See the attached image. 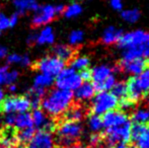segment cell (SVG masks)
<instances>
[{
    "label": "cell",
    "mask_w": 149,
    "mask_h": 148,
    "mask_svg": "<svg viewBox=\"0 0 149 148\" xmlns=\"http://www.w3.org/2000/svg\"><path fill=\"white\" fill-rule=\"evenodd\" d=\"M146 39V33L141 30H136L132 31V32H128L126 34H123L118 42V45L121 49L127 50L130 48H135L139 47L145 44Z\"/></svg>",
    "instance_id": "obj_10"
},
{
    "label": "cell",
    "mask_w": 149,
    "mask_h": 148,
    "mask_svg": "<svg viewBox=\"0 0 149 148\" xmlns=\"http://www.w3.org/2000/svg\"><path fill=\"white\" fill-rule=\"evenodd\" d=\"M102 138L100 135H98L97 133H93L91 136L89 137V144L91 145L92 147H96L102 143Z\"/></svg>",
    "instance_id": "obj_40"
},
{
    "label": "cell",
    "mask_w": 149,
    "mask_h": 148,
    "mask_svg": "<svg viewBox=\"0 0 149 148\" xmlns=\"http://www.w3.org/2000/svg\"><path fill=\"white\" fill-rule=\"evenodd\" d=\"M22 55H18L16 53L10 54V55H7L6 59H7V63L8 64H20L22 62Z\"/></svg>",
    "instance_id": "obj_39"
},
{
    "label": "cell",
    "mask_w": 149,
    "mask_h": 148,
    "mask_svg": "<svg viewBox=\"0 0 149 148\" xmlns=\"http://www.w3.org/2000/svg\"><path fill=\"white\" fill-rule=\"evenodd\" d=\"M56 15L57 14H56L55 11V6L51 5V4L40 6L35 11L33 19H31V24H33V26H46V24L53 22Z\"/></svg>",
    "instance_id": "obj_11"
},
{
    "label": "cell",
    "mask_w": 149,
    "mask_h": 148,
    "mask_svg": "<svg viewBox=\"0 0 149 148\" xmlns=\"http://www.w3.org/2000/svg\"><path fill=\"white\" fill-rule=\"evenodd\" d=\"M17 140H16V135L13 133L11 129L3 131L0 135V147H11L16 145Z\"/></svg>",
    "instance_id": "obj_25"
},
{
    "label": "cell",
    "mask_w": 149,
    "mask_h": 148,
    "mask_svg": "<svg viewBox=\"0 0 149 148\" xmlns=\"http://www.w3.org/2000/svg\"><path fill=\"white\" fill-rule=\"evenodd\" d=\"M0 148H3V147H0ZM5 148H22L20 146H16V145H14V146H11V147H5Z\"/></svg>",
    "instance_id": "obj_54"
},
{
    "label": "cell",
    "mask_w": 149,
    "mask_h": 148,
    "mask_svg": "<svg viewBox=\"0 0 149 148\" xmlns=\"http://www.w3.org/2000/svg\"><path fill=\"white\" fill-rule=\"evenodd\" d=\"M4 97H5V93H4V90L2 89V87L0 86V105L4 101Z\"/></svg>",
    "instance_id": "obj_50"
},
{
    "label": "cell",
    "mask_w": 149,
    "mask_h": 148,
    "mask_svg": "<svg viewBox=\"0 0 149 148\" xmlns=\"http://www.w3.org/2000/svg\"><path fill=\"white\" fill-rule=\"evenodd\" d=\"M81 12H82V6H81V4H79L78 2H73V3L69 4L68 6L65 7L63 14L67 18H73L78 16Z\"/></svg>",
    "instance_id": "obj_31"
},
{
    "label": "cell",
    "mask_w": 149,
    "mask_h": 148,
    "mask_svg": "<svg viewBox=\"0 0 149 148\" xmlns=\"http://www.w3.org/2000/svg\"><path fill=\"white\" fill-rule=\"evenodd\" d=\"M83 133V128L80 123L65 121L57 130V142L63 148L74 144Z\"/></svg>",
    "instance_id": "obj_3"
},
{
    "label": "cell",
    "mask_w": 149,
    "mask_h": 148,
    "mask_svg": "<svg viewBox=\"0 0 149 148\" xmlns=\"http://www.w3.org/2000/svg\"><path fill=\"white\" fill-rule=\"evenodd\" d=\"M64 67L65 62L60 60L59 58L55 57L54 55L46 56L36 63V68L39 70L40 73L49 75L53 78H55Z\"/></svg>",
    "instance_id": "obj_7"
},
{
    "label": "cell",
    "mask_w": 149,
    "mask_h": 148,
    "mask_svg": "<svg viewBox=\"0 0 149 148\" xmlns=\"http://www.w3.org/2000/svg\"><path fill=\"white\" fill-rule=\"evenodd\" d=\"M132 119L135 123L139 124H149V108L138 109L133 113Z\"/></svg>",
    "instance_id": "obj_30"
},
{
    "label": "cell",
    "mask_w": 149,
    "mask_h": 148,
    "mask_svg": "<svg viewBox=\"0 0 149 148\" xmlns=\"http://www.w3.org/2000/svg\"><path fill=\"white\" fill-rule=\"evenodd\" d=\"M36 40H37V34H31L28 38V44H33L36 43Z\"/></svg>",
    "instance_id": "obj_48"
},
{
    "label": "cell",
    "mask_w": 149,
    "mask_h": 148,
    "mask_svg": "<svg viewBox=\"0 0 149 148\" xmlns=\"http://www.w3.org/2000/svg\"><path fill=\"white\" fill-rule=\"evenodd\" d=\"M8 71H9V67L7 65L0 66V86L3 84H6Z\"/></svg>",
    "instance_id": "obj_37"
},
{
    "label": "cell",
    "mask_w": 149,
    "mask_h": 148,
    "mask_svg": "<svg viewBox=\"0 0 149 148\" xmlns=\"http://www.w3.org/2000/svg\"><path fill=\"white\" fill-rule=\"evenodd\" d=\"M65 148H83V147L81 146L80 144H76V143H74V144H71V145H69V146H67Z\"/></svg>",
    "instance_id": "obj_52"
},
{
    "label": "cell",
    "mask_w": 149,
    "mask_h": 148,
    "mask_svg": "<svg viewBox=\"0 0 149 148\" xmlns=\"http://www.w3.org/2000/svg\"><path fill=\"white\" fill-rule=\"evenodd\" d=\"M145 46L149 49V34H146V39H145Z\"/></svg>",
    "instance_id": "obj_53"
},
{
    "label": "cell",
    "mask_w": 149,
    "mask_h": 148,
    "mask_svg": "<svg viewBox=\"0 0 149 148\" xmlns=\"http://www.w3.org/2000/svg\"><path fill=\"white\" fill-rule=\"evenodd\" d=\"M122 18L125 22H130V24H134V22H138V19L140 18V11L138 9L122 10Z\"/></svg>",
    "instance_id": "obj_33"
},
{
    "label": "cell",
    "mask_w": 149,
    "mask_h": 148,
    "mask_svg": "<svg viewBox=\"0 0 149 148\" xmlns=\"http://www.w3.org/2000/svg\"><path fill=\"white\" fill-rule=\"evenodd\" d=\"M110 5L115 10H118V11L123 10V1L122 0H111Z\"/></svg>",
    "instance_id": "obj_42"
},
{
    "label": "cell",
    "mask_w": 149,
    "mask_h": 148,
    "mask_svg": "<svg viewBox=\"0 0 149 148\" xmlns=\"http://www.w3.org/2000/svg\"><path fill=\"white\" fill-rule=\"evenodd\" d=\"M123 33L121 30H118L115 26H109L104 30V34H102V41L106 45H113L115 43H118Z\"/></svg>",
    "instance_id": "obj_20"
},
{
    "label": "cell",
    "mask_w": 149,
    "mask_h": 148,
    "mask_svg": "<svg viewBox=\"0 0 149 148\" xmlns=\"http://www.w3.org/2000/svg\"><path fill=\"white\" fill-rule=\"evenodd\" d=\"M55 83V78L49 76L46 74H38L33 78V85L35 87H40V88L46 89L48 87H51Z\"/></svg>",
    "instance_id": "obj_26"
},
{
    "label": "cell",
    "mask_w": 149,
    "mask_h": 148,
    "mask_svg": "<svg viewBox=\"0 0 149 148\" xmlns=\"http://www.w3.org/2000/svg\"><path fill=\"white\" fill-rule=\"evenodd\" d=\"M26 148H55L53 134L45 130H38L28 143Z\"/></svg>",
    "instance_id": "obj_12"
},
{
    "label": "cell",
    "mask_w": 149,
    "mask_h": 148,
    "mask_svg": "<svg viewBox=\"0 0 149 148\" xmlns=\"http://www.w3.org/2000/svg\"><path fill=\"white\" fill-rule=\"evenodd\" d=\"M134 78H135L136 83H137L140 90L142 91L143 95L148 94L149 93V66L143 70V72L141 74L134 77Z\"/></svg>",
    "instance_id": "obj_24"
},
{
    "label": "cell",
    "mask_w": 149,
    "mask_h": 148,
    "mask_svg": "<svg viewBox=\"0 0 149 148\" xmlns=\"http://www.w3.org/2000/svg\"><path fill=\"white\" fill-rule=\"evenodd\" d=\"M96 93L95 88L93 87L92 83L88 82V81H84L81 83V85L73 91V97L79 101H91V99L94 97Z\"/></svg>",
    "instance_id": "obj_17"
},
{
    "label": "cell",
    "mask_w": 149,
    "mask_h": 148,
    "mask_svg": "<svg viewBox=\"0 0 149 148\" xmlns=\"http://www.w3.org/2000/svg\"><path fill=\"white\" fill-rule=\"evenodd\" d=\"M54 43H55V33L51 26H45L37 35L36 44L38 45H52Z\"/></svg>",
    "instance_id": "obj_18"
},
{
    "label": "cell",
    "mask_w": 149,
    "mask_h": 148,
    "mask_svg": "<svg viewBox=\"0 0 149 148\" xmlns=\"http://www.w3.org/2000/svg\"><path fill=\"white\" fill-rule=\"evenodd\" d=\"M35 128H29L24 129V130H20L19 132L16 134V140L17 142L22 143V144H28L31 140V138L35 135Z\"/></svg>",
    "instance_id": "obj_32"
},
{
    "label": "cell",
    "mask_w": 149,
    "mask_h": 148,
    "mask_svg": "<svg viewBox=\"0 0 149 148\" xmlns=\"http://www.w3.org/2000/svg\"><path fill=\"white\" fill-rule=\"evenodd\" d=\"M1 109L5 114H22L31 109V101L26 97L12 95L2 101Z\"/></svg>",
    "instance_id": "obj_8"
},
{
    "label": "cell",
    "mask_w": 149,
    "mask_h": 148,
    "mask_svg": "<svg viewBox=\"0 0 149 148\" xmlns=\"http://www.w3.org/2000/svg\"><path fill=\"white\" fill-rule=\"evenodd\" d=\"M64 115H65L66 121L79 123L80 121L83 120V118H84L85 111L83 108L78 107V106H74V107H70V109L65 113Z\"/></svg>",
    "instance_id": "obj_23"
},
{
    "label": "cell",
    "mask_w": 149,
    "mask_h": 148,
    "mask_svg": "<svg viewBox=\"0 0 149 148\" xmlns=\"http://www.w3.org/2000/svg\"><path fill=\"white\" fill-rule=\"evenodd\" d=\"M20 64H22L24 67H28V66H30L31 64V58L29 57L28 55H24L22 57V62H20Z\"/></svg>",
    "instance_id": "obj_44"
},
{
    "label": "cell",
    "mask_w": 149,
    "mask_h": 148,
    "mask_svg": "<svg viewBox=\"0 0 149 148\" xmlns=\"http://www.w3.org/2000/svg\"><path fill=\"white\" fill-rule=\"evenodd\" d=\"M131 136V123L106 129V141L109 146L113 147L119 143H127Z\"/></svg>",
    "instance_id": "obj_6"
},
{
    "label": "cell",
    "mask_w": 149,
    "mask_h": 148,
    "mask_svg": "<svg viewBox=\"0 0 149 148\" xmlns=\"http://www.w3.org/2000/svg\"><path fill=\"white\" fill-rule=\"evenodd\" d=\"M83 39H84V34H83L82 31H73V32L70 33L68 38V42H69V45L70 47L72 46H78L82 43Z\"/></svg>",
    "instance_id": "obj_34"
},
{
    "label": "cell",
    "mask_w": 149,
    "mask_h": 148,
    "mask_svg": "<svg viewBox=\"0 0 149 148\" xmlns=\"http://www.w3.org/2000/svg\"><path fill=\"white\" fill-rule=\"evenodd\" d=\"M31 115V119H33V128L38 129V130H45L51 133L54 131V129L56 127L55 123L47 116V114L43 110H33V112Z\"/></svg>",
    "instance_id": "obj_13"
},
{
    "label": "cell",
    "mask_w": 149,
    "mask_h": 148,
    "mask_svg": "<svg viewBox=\"0 0 149 148\" xmlns=\"http://www.w3.org/2000/svg\"><path fill=\"white\" fill-rule=\"evenodd\" d=\"M112 148H129L127 146V145L125 144V143H119V144H116L114 145Z\"/></svg>",
    "instance_id": "obj_51"
},
{
    "label": "cell",
    "mask_w": 149,
    "mask_h": 148,
    "mask_svg": "<svg viewBox=\"0 0 149 148\" xmlns=\"http://www.w3.org/2000/svg\"><path fill=\"white\" fill-rule=\"evenodd\" d=\"M55 78V84L58 89L71 92L76 90L83 82L80 74L71 67H64Z\"/></svg>",
    "instance_id": "obj_5"
},
{
    "label": "cell",
    "mask_w": 149,
    "mask_h": 148,
    "mask_svg": "<svg viewBox=\"0 0 149 148\" xmlns=\"http://www.w3.org/2000/svg\"><path fill=\"white\" fill-rule=\"evenodd\" d=\"M54 56L59 58L62 61H68V60L72 59L73 55H74V51H73L72 47L67 45H57L53 49Z\"/></svg>",
    "instance_id": "obj_22"
},
{
    "label": "cell",
    "mask_w": 149,
    "mask_h": 148,
    "mask_svg": "<svg viewBox=\"0 0 149 148\" xmlns=\"http://www.w3.org/2000/svg\"><path fill=\"white\" fill-rule=\"evenodd\" d=\"M111 92L119 99H126L128 97V85L127 82L125 81H117L116 84L114 85V87L112 88Z\"/></svg>",
    "instance_id": "obj_28"
},
{
    "label": "cell",
    "mask_w": 149,
    "mask_h": 148,
    "mask_svg": "<svg viewBox=\"0 0 149 148\" xmlns=\"http://www.w3.org/2000/svg\"><path fill=\"white\" fill-rule=\"evenodd\" d=\"M9 28V19L8 16L3 13H0V30L4 31Z\"/></svg>",
    "instance_id": "obj_41"
},
{
    "label": "cell",
    "mask_w": 149,
    "mask_h": 148,
    "mask_svg": "<svg viewBox=\"0 0 149 148\" xmlns=\"http://www.w3.org/2000/svg\"><path fill=\"white\" fill-rule=\"evenodd\" d=\"M73 92L62 89H53L43 97L41 108L50 117H60L72 107Z\"/></svg>",
    "instance_id": "obj_1"
},
{
    "label": "cell",
    "mask_w": 149,
    "mask_h": 148,
    "mask_svg": "<svg viewBox=\"0 0 149 148\" xmlns=\"http://www.w3.org/2000/svg\"><path fill=\"white\" fill-rule=\"evenodd\" d=\"M14 127L18 130H24V129L33 128V119L31 115L29 112L22 113V114H17L15 117V123Z\"/></svg>",
    "instance_id": "obj_21"
},
{
    "label": "cell",
    "mask_w": 149,
    "mask_h": 148,
    "mask_svg": "<svg viewBox=\"0 0 149 148\" xmlns=\"http://www.w3.org/2000/svg\"><path fill=\"white\" fill-rule=\"evenodd\" d=\"M133 105H134V104L132 103V101H130V99H128V97H126V99H120L118 107H120V109H121L122 112H124V111H128V110L132 109Z\"/></svg>",
    "instance_id": "obj_35"
},
{
    "label": "cell",
    "mask_w": 149,
    "mask_h": 148,
    "mask_svg": "<svg viewBox=\"0 0 149 148\" xmlns=\"http://www.w3.org/2000/svg\"><path fill=\"white\" fill-rule=\"evenodd\" d=\"M79 74H80V77H81V79H82V81H87L90 78V72L88 70H83V71H81Z\"/></svg>",
    "instance_id": "obj_45"
},
{
    "label": "cell",
    "mask_w": 149,
    "mask_h": 148,
    "mask_svg": "<svg viewBox=\"0 0 149 148\" xmlns=\"http://www.w3.org/2000/svg\"><path fill=\"white\" fill-rule=\"evenodd\" d=\"M119 106V99L111 91H98L90 103L92 114L102 117L111 111H115Z\"/></svg>",
    "instance_id": "obj_4"
},
{
    "label": "cell",
    "mask_w": 149,
    "mask_h": 148,
    "mask_svg": "<svg viewBox=\"0 0 149 148\" xmlns=\"http://www.w3.org/2000/svg\"><path fill=\"white\" fill-rule=\"evenodd\" d=\"M0 34H1V30H0Z\"/></svg>",
    "instance_id": "obj_55"
},
{
    "label": "cell",
    "mask_w": 149,
    "mask_h": 148,
    "mask_svg": "<svg viewBox=\"0 0 149 148\" xmlns=\"http://www.w3.org/2000/svg\"><path fill=\"white\" fill-rule=\"evenodd\" d=\"M89 59L86 56H77L72 59L70 67L74 69L75 71H83V70H87V68L89 67Z\"/></svg>",
    "instance_id": "obj_27"
},
{
    "label": "cell",
    "mask_w": 149,
    "mask_h": 148,
    "mask_svg": "<svg viewBox=\"0 0 149 148\" xmlns=\"http://www.w3.org/2000/svg\"><path fill=\"white\" fill-rule=\"evenodd\" d=\"M136 59H144L149 60V49L145 46V44L139 47L130 48V49L124 50L122 61H131Z\"/></svg>",
    "instance_id": "obj_15"
},
{
    "label": "cell",
    "mask_w": 149,
    "mask_h": 148,
    "mask_svg": "<svg viewBox=\"0 0 149 148\" xmlns=\"http://www.w3.org/2000/svg\"><path fill=\"white\" fill-rule=\"evenodd\" d=\"M18 71L17 70H9L7 74V79H6V85L14 84L15 81L18 78Z\"/></svg>",
    "instance_id": "obj_36"
},
{
    "label": "cell",
    "mask_w": 149,
    "mask_h": 148,
    "mask_svg": "<svg viewBox=\"0 0 149 148\" xmlns=\"http://www.w3.org/2000/svg\"><path fill=\"white\" fill-rule=\"evenodd\" d=\"M87 126H88L89 130L93 133H97L102 130L104 125H102V117L97 116V115H90L87 119Z\"/></svg>",
    "instance_id": "obj_29"
},
{
    "label": "cell",
    "mask_w": 149,
    "mask_h": 148,
    "mask_svg": "<svg viewBox=\"0 0 149 148\" xmlns=\"http://www.w3.org/2000/svg\"><path fill=\"white\" fill-rule=\"evenodd\" d=\"M12 2L18 14H24L26 11L35 12L40 7L37 0H13Z\"/></svg>",
    "instance_id": "obj_19"
},
{
    "label": "cell",
    "mask_w": 149,
    "mask_h": 148,
    "mask_svg": "<svg viewBox=\"0 0 149 148\" xmlns=\"http://www.w3.org/2000/svg\"><path fill=\"white\" fill-rule=\"evenodd\" d=\"M104 128L109 129L119 125H123L130 122L127 114L122 111H111L102 116Z\"/></svg>",
    "instance_id": "obj_14"
},
{
    "label": "cell",
    "mask_w": 149,
    "mask_h": 148,
    "mask_svg": "<svg viewBox=\"0 0 149 148\" xmlns=\"http://www.w3.org/2000/svg\"><path fill=\"white\" fill-rule=\"evenodd\" d=\"M18 18H19V14L16 12V13H13L12 15L8 16V19H9V28H13L17 24L18 22Z\"/></svg>",
    "instance_id": "obj_43"
},
{
    "label": "cell",
    "mask_w": 149,
    "mask_h": 148,
    "mask_svg": "<svg viewBox=\"0 0 149 148\" xmlns=\"http://www.w3.org/2000/svg\"><path fill=\"white\" fill-rule=\"evenodd\" d=\"M8 55V51L7 48L4 47V46H0V59H3V58H6Z\"/></svg>",
    "instance_id": "obj_46"
},
{
    "label": "cell",
    "mask_w": 149,
    "mask_h": 148,
    "mask_svg": "<svg viewBox=\"0 0 149 148\" xmlns=\"http://www.w3.org/2000/svg\"><path fill=\"white\" fill-rule=\"evenodd\" d=\"M15 114H5L3 118V124L9 128H12L14 126V123H15Z\"/></svg>",
    "instance_id": "obj_38"
},
{
    "label": "cell",
    "mask_w": 149,
    "mask_h": 148,
    "mask_svg": "<svg viewBox=\"0 0 149 148\" xmlns=\"http://www.w3.org/2000/svg\"><path fill=\"white\" fill-rule=\"evenodd\" d=\"M133 148H149V124L134 123L131 125V136Z\"/></svg>",
    "instance_id": "obj_9"
},
{
    "label": "cell",
    "mask_w": 149,
    "mask_h": 148,
    "mask_svg": "<svg viewBox=\"0 0 149 148\" xmlns=\"http://www.w3.org/2000/svg\"><path fill=\"white\" fill-rule=\"evenodd\" d=\"M89 72L92 85L96 91H111L117 82L114 69L106 64L95 66Z\"/></svg>",
    "instance_id": "obj_2"
},
{
    "label": "cell",
    "mask_w": 149,
    "mask_h": 148,
    "mask_svg": "<svg viewBox=\"0 0 149 148\" xmlns=\"http://www.w3.org/2000/svg\"><path fill=\"white\" fill-rule=\"evenodd\" d=\"M64 9H65V6L62 5V4H59V5H56L55 6V11H56V14H62L64 12Z\"/></svg>",
    "instance_id": "obj_47"
},
{
    "label": "cell",
    "mask_w": 149,
    "mask_h": 148,
    "mask_svg": "<svg viewBox=\"0 0 149 148\" xmlns=\"http://www.w3.org/2000/svg\"><path fill=\"white\" fill-rule=\"evenodd\" d=\"M16 89H17V86L15 85V83H14V84L8 85V90H9L10 92H15Z\"/></svg>",
    "instance_id": "obj_49"
},
{
    "label": "cell",
    "mask_w": 149,
    "mask_h": 148,
    "mask_svg": "<svg viewBox=\"0 0 149 148\" xmlns=\"http://www.w3.org/2000/svg\"><path fill=\"white\" fill-rule=\"evenodd\" d=\"M121 66L126 73L133 75L134 77L138 76L143 72L146 68V60L144 59H136L131 61H121Z\"/></svg>",
    "instance_id": "obj_16"
}]
</instances>
